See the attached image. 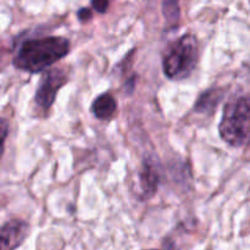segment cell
Listing matches in <instances>:
<instances>
[{"instance_id": "obj_1", "label": "cell", "mask_w": 250, "mask_h": 250, "mask_svg": "<svg viewBox=\"0 0 250 250\" xmlns=\"http://www.w3.org/2000/svg\"><path fill=\"white\" fill-rule=\"evenodd\" d=\"M70 42L63 37H43L27 39L20 45L12 63L29 73H39L65 58L70 51Z\"/></svg>"}, {"instance_id": "obj_2", "label": "cell", "mask_w": 250, "mask_h": 250, "mask_svg": "<svg viewBox=\"0 0 250 250\" xmlns=\"http://www.w3.org/2000/svg\"><path fill=\"white\" fill-rule=\"evenodd\" d=\"M199 60V43L194 34L187 33L173 41L165 51L163 70L167 78L181 81L189 77Z\"/></svg>"}, {"instance_id": "obj_3", "label": "cell", "mask_w": 250, "mask_h": 250, "mask_svg": "<svg viewBox=\"0 0 250 250\" xmlns=\"http://www.w3.org/2000/svg\"><path fill=\"white\" fill-rule=\"evenodd\" d=\"M250 126V105L247 95L229 100L225 105L219 126L220 137L234 148L248 143Z\"/></svg>"}, {"instance_id": "obj_4", "label": "cell", "mask_w": 250, "mask_h": 250, "mask_svg": "<svg viewBox=\"0 0 250 250\" xmlns=\"http://www.w3.org/2000/svg\"><path fill=\"white\" fill-rule=\"evenodd\" d=\"M67 75L61 68H50L41 77L36 90L34 100L43 110L50 109L56 99L58 92L67 83Z\"/></svg>"}, {"instance_id": "obj_5", "label": "cell", "mask_w": 250, "mask_h": 250, "mask_svg": "<svg viewBox=\"0 0 250 250\" xmlns=\"http://www.w3.org/2000/svg\"><path fill=\"white\" fill-rule=\"evenodd\" d=\"M29 225L23 220H10L0 227V250L16 249L28 237Z\"/></svg>"}, {"instance_id": "obj_6", "label": "cell", "mask_w": 250, "mask_h": 250, "mask_svg": "<svg viewBox=\"0 0 250 250\" xmlns=\"http://www.w3.org/2000/svg\"><path fill=\"white\" fill-rule=\"evenodd\" d=\"M142 199L148 200L156 193L160 183V166L154 156L144 159L138 175Z\"/></svg>"}, {"instance_id": "obj_7", "label": "cell", "mask_w": 250, "mask_h": 250, "mask_svg": "<svg viewBox=\"0 0 250 250\" xmlns=\"http://www.w3.org/2000/svg\"><path fill=\"white\" fill-rule=\"evenodd\" d=\"M116 99L109 93L100 94L99 97L95 98L92 104V114L98 120H103V121L111 119L115 112H116Z\"/></svg>"}, {"instance_id": "obj_8", "label": "cell", "mask_w": 250, "mask_h": 250, "mask_svg": "<svg viewBox=\"0 0 250 250\" xmlns=\"http://www.w3.org/2000/svg\"><path fill=\"white\" fill-rule=\"evenodd\" d=\"M224 98V92L220 88H212L207 90L199 97L195 103V111L200 114H212L217 107L219 103Z\"/></svg>"}, {"instance_id": "obj_9", "label": "cell", "mask_w": 250, "mask_h": 250, "mask_svg": "<svg viewBox=\"0 0 250 250\" xmlns=\"http://www.w3.org/2000/svg\"><path fill=\"white\" fill-rule=\"evenodd\" d=\"M163 12L167 23H177L178 20H180V6H178V0H164Z\"/></svg>"}, {"instance_id": "obj_10", "label": "cell", "mask_w": 250, "mask_h": 250, "mask_svg": "<svg viewBox=\"0 0 250 250\" xmlns=\"http://www.w3.org/2000/svg\"><path fill=\"white\" fill-rule=\"evenodd\" d=\"M7 134H9V122L2 119V117H0V159L4 154L5 141H6Z\"/></svg>"}, {"instance_id": "obj_11", "label": "cell", "mask_w": 250, "mask_h": 250, "mask_svg": "<svg viewBox=\"0 0 250 250\" xmlns=\"http://www.w3.org/2000/svg\"><path fill=\"white\" fill-rule=\"evenodd\" d=\"M90 4L95 11L99 12V14H104L109 7V0H92Z\"/></svg>"}, {"instance_id": "obj_12", "label": "cell", "mask_w": 250, "mask_h": 250, "mask_svg": "<svg viewBox=\"0 0 250 250\" xmlns=\"http://www.w3.org/2000/svg\"><path fill=\"white\" fill-rule=\"evenodd\" d=\"M77 16L81 22H87L93 17V11L90 9H88V7H82V9L78 10Z\"/></svg>"}]
</instances>
